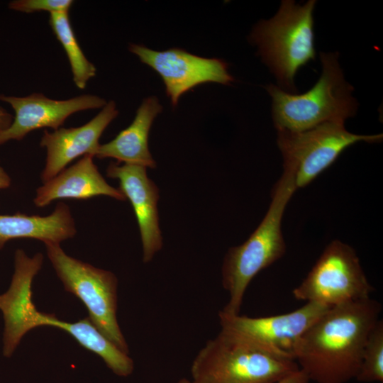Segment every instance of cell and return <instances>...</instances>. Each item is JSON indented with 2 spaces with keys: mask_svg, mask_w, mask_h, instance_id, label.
Returning a JSON list of instances; mask_svg holds the SVG:
<instances>
[{
  "mask_svg": "<svg viewBox=\"0 0 383 383\" xmlns=\"http://www.w3.org/2000/svg\"><path fill=\"white\" fill-rule=\"evenodd\" d=\"M373 291L355 250L335 240L326 247L292 295L297 300L333 306L369 298Z\"/></svg>",
  "mask_w": 383,
  "mask_h": 383,
  "instance_id": "obj_8",
  "label": "cell"
},
{
  "mask_svg": "<svg viewBox=\"0 0 383 383\" xmlns=\"http://www.w3.org/2000/svg\"><path fill=\"white\" fill-rule=\"evenodd\" d=\"M381 312V304L370 297L328 308L294 348L299 369L316 383H346L355 378Z\"/></svg>",
  "mask_w": 383,
  "mask_h": 383,
  "instance_id": "obj_1",
  "label": "cell"
},
{
  "mask_svg": "<svg viewBox=\"0 0 383 383\" xmlns=\"http://www.w3.org/2000/svg\"><path fill=\"white\" fill-rule=\"evenodd\" d=\"M382 137V133H353L344 123L327 122L303 131L279 130L277 143L284 171L292 174L297 189L313 181L348 147L359 142L379 143Z\"/></svg>",
  "mask_w": 383,
  "mask_h": 383,
  "instance_id": "obj_7",
  "label": "cell"
},
{
  "mask_svg": "<svg viewBox=\"0 0 383 383\" xmlns=\"http://www.w3.org/2000/svg\"><path fill=\"white\" fill-rule=\"evenodd\" d=\"M74 1L72 0H14L9 3L10 9L23 13L49 11L69 12Z\"/></svg>",
  "mask_w": 383,
  "mask_h": 383,
  "instance_id": "obj_21",
  "label": "cell"
},
{
  "mask_svg": "<svg viewBox=\"0 0 383 383\" xmlns=\"http://www.w3.org/2000/svg\"><path fill=\"white\" fill-rule=\"evenodd\" d=\"M361 382L383 381V321L379 319L365 345L358 372L355 378Z\"/></svg>",
  "mask_w": 383,
  "mask_h": 383,
  "instance_id": "obj_20",
  "label": "cell"
},
{
  "mask_svg": "<svg viewBox=\"0 0 383 383\" xmlns=\"http://www.w3.org/2000/svg\"><path fill=\"white\" fill-rule=\"evenodd\" d=\"M58 328L70 334L77 343L99 355L116 375L127 377L133 370V361L110 341L92 323L89 317L70 323L58 319L53 314L45 313L43 326Z\"/></svg>",
  "mask_w": 383,
  "mask_h": 383,
  "instance_id": "obj_18",
  "label": "cell"
},
{
  "mask_svg": "<svg viewBox=\"0 0 383 383\" xmlns=\"http://www.w3.org/2000/svg\"><path fill=\"white\" fill-rule=\"evenodd\" d=\"M93 157L89 155H84L38 187L33 199L35 205L43 208L56 199H88L100 195L126 201V198L120 189L105 180Z\"/></svg>",
  "mask_w": 383,
  "mask_h": 383,
  "instance_id": "obj_15",
  "label": "cell"
},
{
  "mask_svg": "<svg viewBox=\"0 0 383 383\" xmlns=\"http://www.w3.org/2000/svg\"><path fill=\"white\" fill-rule=\"evenodd\" d=\"M0 101L9 104L15 111L10 126L0 131V145L11 140H21L33 130L42 128L57 130L70 115L104 107L106 104L104 99L91 94L55 100L40 93L25 97L0 94Z\"/></svg>",
  "mask_w": 383,
  "mask_h": 383,
  "instance_id": "obj_12",
  "label": "cell"
},
{
  "mask_svg": "<svg viewBox=\"0 0 383 383\" xmlns=\"http://www.w3.org/2000/svg\"><path fill=\"white\" fill-rule=\"evenodd\" d=\"M49 24L67 55L75 85L80 89H84L88 81L95 77L96 69L82 50L70 23L68 12L50 13Z\"/></svg>",
  "mask_w": 383,
  "mask_h": 383,
  "instance_id": "obj_19",
  "label": "cell"
},
{
  "mask_svg": "<svg viewBox=\"0 0 383 383\" xmlns=\"http://www.w3.org/2000/svg\"><path fill=\"white\" fill-rule=\"evenodd\" d=\"M118 114L116 104L110 101L94 118L82 126L60 128L53 132L45 130L40 143L47 150L45 165L41 173L43 182L51 179L79 156L94 157L100 145L101 135Z\"/></svg>",
  "mask_w": 383,
  "mask_h": 383,
  "instance_id": "obj_14",
  "label": "cell"
},
{
  "mask_svg": "<svg viewBox=\"0 0 383 383\" xmlns=\"http://www.w3.org/2000/svg\"><path fill=\"white\" fill-rule=\"evenodd\" d=\"M129 50L160 75L173 106L196 85L207 82L228 85L234 81L228 65L219 59L199 57L178 48L155 51L136 44H131Z\"/></svg>",
  "mask_w": 383,
  "mask_h": 383,
  "instance_id": "obj_10",
  "label": "cell"
},
{
  "mask_svg": "<svg viewBox=\"0 0 383 383\" xmlns=\"http://www.w3.org/2000/svg\"><path fill=\"white\" fill-rule=\"evenodd\" d=\"M106 176L119 181V189L130 201L139 227L143 245V260L151 261L162 247L157 203L159 190L140 165L111 162Z\"/></svg>",
  "mask_w": 383,
  "mask_h": 383,
  "instance_id": "obj_13",
  "label": "cell"
},
{
  "mask_svg": "<svg viewBox=\"0 0 383 383\" xmlns=\"http://www.w3.org/2000/svg\"><path fill=\"white\" fill-rule=\"evenodd\" d=\"M316 1L303 5L283 0L277 13L253 28L250 41L282 90L295 94L299 68L315 60L313 10Z\"/></svg>",
  "mask_w": 383,
  "mask_h": 383,
  "instance_id": "obj_4",
  "label": "cell"
},
{
  "mask_svg": "<svg viewBox=\"0 0 383 383\" xmlns=\"http://www.w3.org/2000/svg\"><path fill=\"white\" fill-rule=\"evenodd\" d=\"M43 255L38 252L28 257L21 249L14 254V272L7 291L0 294V311L4 328L3 332V355L10 357L22 338L37 328L40 311L33 301L32 283L40 270Z\"/></svg>",
  "mask_w": 383,
  "mask_h": 383,
  "instance_id": "obj_11",
  "label": "cell"
},
{
  "mask_svg": "<svg viewBox=\"0 0 383 383\" xmlns=\"http://www.w3.org/2000/svg\"><path fill=\"white\" fill-rule=\"evenodd\" d=\"M11 177L3 167L0 166V189H6L10 187Z\"/></svg>",
  "mask_w": 383,
  "mask_h": 383,
  "instance_id": "obj_24",
  "label": "cell"
},
{
  "mask_svg": "<svg viewBox=\"0 0 383 383\" xmlns=\"http://www.w3.org/2000/svg\"><path fill=\"white\" fill-rule=\"evenodd\" d=\"M46 252L65 289L86 306L89 318L110 341L128 354V346L116 316V275L66 254L58 243H46Z\"/></svg>",
  "mask_w": 383,
  "mask_h": 383,
  "instance_id": "obj_6",
  "label": "cell"
},
{
  "mask_svg": "<svg viewBox=\"0 0 383 383\" xmlns=\"http://www.w3.org/2000/svg\"><path fill=\"white\" fill-rule=\"evenodd\" d=\"M13 117L5 109L0 106V131L8 128L13 122Z\"/></svg>",
  "mask_w": 383,
  "mask_h": 383,
  "instance_id": "obj_23",
  "label": "cell"
},
{
  "mask_svg": "<svg viewBox=\"0 0 383 383\" xmlns=\"http://www.w3.org/2000/svg\"><path fill=\"white\" fill-rule=\"evenodd\" d=\"M177 383H192V382L190 380L183 378V379H179Z\"/></svg>",
  "mask_w": 383,
  "mask_h": 383,
  "instance_id": "obj_25",
  "label": "cell"
},
{
  "mask_svg": "<svg viewBox=\"0 0 383 383\" xmlns=\"http://www.w3.org/2000/svg\"><path fill=\"white\" fill-rule=\"evenodd\" d=\"M299 369L292 357L220 331L193 360L192 383H274Z\"/></svg>",
  "mask_w": 383,
  "mask_h": 383,
  "instance_id": "obj_5",
  "label": "cell"
},
{
  "mask_svg": "<svg viewBox=\"0 0 383 383\" xmlns=\"http://www.w3.org/2000/svg\"><path fill=\"white\" fill-rule=\"evenodd\" d=\"M162 110L155 96L145 99L131 125L109 143L100 145L94 157H111L116 159L118 163L123 162L155 168L156 162L148 148V135L155 118Z\"/></svg>",
  "mask_w": 383,
  "mask_h": 383,
  "instance_id": "obj_16",
  "label": "cell"
},
{
  "mask_svg": "<svg viewBox=\"0 0 383 383\" xmlns=\"http://www.w3.org/2000/svg\"><path fill=\"white\" fill-rule=\"evenodd\" d=\"M306 374L300 369L274 383H309Z\"/></svg>",
  "mask_w": 383,
  "mask_h": 383,
  "instance_id": "obj_22",
  "label": "cell"
},
{
  "mask_svg": "<svg viewBox=\"0 0 383 383\" xmlns=\"http://www.w3.org/2000/svg\"><path fill=\"white\" fill-rule=\"evenodd\" d=\"M296 190L292 173L284 171L272 190V201L261 223L243 244L231 248L222 265V284L229 299L223 311L238 314L245 291L262 270L286 252L282 221L286 206Z\"/></svg>",
  "mask_w": 383,
  "mask_h": 383,
  "instance_id": "obj_3",
  "label": "cell"
},
{
  "mask_svg": "<svg viewBox=\"0 0 383 383\" xmlns=\"http://www.w3.org/2000/svg\"><path fill=\"white\" fill-rule=\"evenodd\" d=\"M335 52H320L321 74L308 91L289 93L270 84L272 118L277 131H303L327 122L345 123L355 116L358 104L344 77Z\"/></svg>",
  "mask_w": 383,
  "mask_h": 383,
  "instance_id": "obj_2",
  "label": "cell"
},
{
  "mask_svg": "<svg viewBox=\"0 0 383 383\" xmlns=\"http://www.w3.org/2000/svg\"><path fill=\"white\" fill-rule=\"evenodd\" d=\"M77 229L70 207L63 202L45 216L16 213L0 214V250L12 239L34 238L58 243L75 235Z\"/></svg>",
  "mask_w": 383,
  "mask_h": 383,
  "instance_id": "obj_17",
  "label": "cell"
},
{
  "mask_svg": "<svg viewBox=\"0 0 383 383\" xmlns=\"http://www.w3.org/2000/svg\"><path fill=\"white\" fill-rule=\"evenodd\" d=\"M330 307L306 302L296 310L279 315L250 317L221 311L218 318L221 331L294 358L293 352L299 338Z\"/></svg>",
  "mask_w": 383,
  "mask_h": 383,
  "instance_id": "obj_9",
  "label": "cell"
}]
</instances>
